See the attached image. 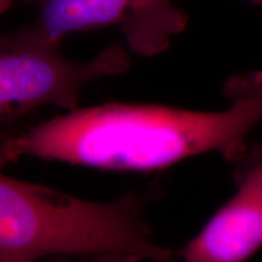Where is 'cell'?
I'll return each mask as SVG.
<instances>
[{
  "mask_svg": "<svg viewBox=\"0 0 262 262\" xmlns=\"http://www.w3.org/2000/svg\"><path fill=\"white\" fill-rule=\"evenodd\" d=\"M29 262H139L136 258L123 257V256H96V257H67V256H54L40 258Z\"/></svg>",
  "mask_w": 262,
  "mask_h": 262,
  "instance_id": "8992f818",
  "label": "cell"
},
{
  "mask_svg": "<svg viewBox=\"0 0 262 262\" xmlns=\"http://www.w3.org/2000/svg\"><path fill=\"white\" fill-rule=\"evenodd\" d=\"M247 2H249V3H251V4L257 5V6H260V8H262V0H247Z\"/></svg>",
  "mask_w": 262,
  "mask_h": 262,
  "instance_id": "ba28073f",
  "label": "cell"
},
{
  "mask_svg": "<svg viewBox=\"0 0 262 262\" xmlns=\"http://www.w3.org/2000/svg\"><path fill=\"white\" fill-rule=\"evenodd\" d=\"M145 211V198L135 192L93 202L0 172V262L54 256L181 262L153 241Z\"/></svg>",
  "mask_w": 262,
  "mask_h": 262,
  "instance_id": "7a4b0ae2",
  "label": "cell"
},
{
  "mask_svg": "<svg viewBox=\"0 0 262 262\" xmlns=\"http://www.w3.org/2000/svg\"><path fill=\"white\" fill-rule=\"evenodd\" d=\"M130 64L120 42L89 61H74L31 25L0 33V168L8 165L6 150L28 116L42 107L75 110L88 84L122 74Z\"/></svg>",
  "mask_w": 262,
  "mask_h": 262,
  "instance_id": "3957f363",
  "label": "cell"
},
{
  "mask_svg": "<svg viewBox=\"0 0 262 262\" xmlns=\"http://www.w3.org/2000/svg\"><path fill=\"white\" fill-rule=\"evenodd\" d=\"M228 106L216 112L164 104L111 102L75 108L25 127L6 150L113 171H155L205 153L238 163L251 131L262 122V71L232 75L224 85Z\"/></svg>",
  "mask_w": 262,
  "mask_h": 262,
  "instance_id": "6da1fadb",
  "label": "cell"
},
{
  "mask_svg": "<svg viewBox=\"0 0 262 262\" xmlns=\"http://www.w3.org/2000/svg\"><path fill=\"white\" fill-rule=\"evenodd\" d=\"M37 15L31 26L47 40L61 45L79 32L118 27L130 51L153 56L166 50L185 31L187 14L176 0H26Z\"/></svg>",
  "mask_w": 262,
  "mask_h": 262,
  "instance_id": "277c9868",
  "label": "cell"
},
{
  "mask_svg": "<svg viewBox=\"0 0 262 262\" xmlns=\"http://www.w3.org/2000/svg\"><path fill=\"white\" fill-rule=\"evenodd\" d=\"M234 194L185 248L181 262H247L262 248V145L238 163Z\"/></svg>",
  "mask_w": 262,
  "mask_h": 262,
  "instance_id": "5b68a950",
  "label": "cell"
},
{
  "mask_svg": "<svg viewBox=\"0 0 262 262\" xmlns=\"http://www.w3.org/2000/svg\"><path fill=\"white\" fill-rule=\"evenodd\" d=\"M11 3L12 0H0V15L4 14L6 10L10 8Z\"/></svg>",
  "mask_w": 262,
  "mask_h": 262,
  "instance_id": "52a82bcc",
  "label": "cell"
}]
</instances>
